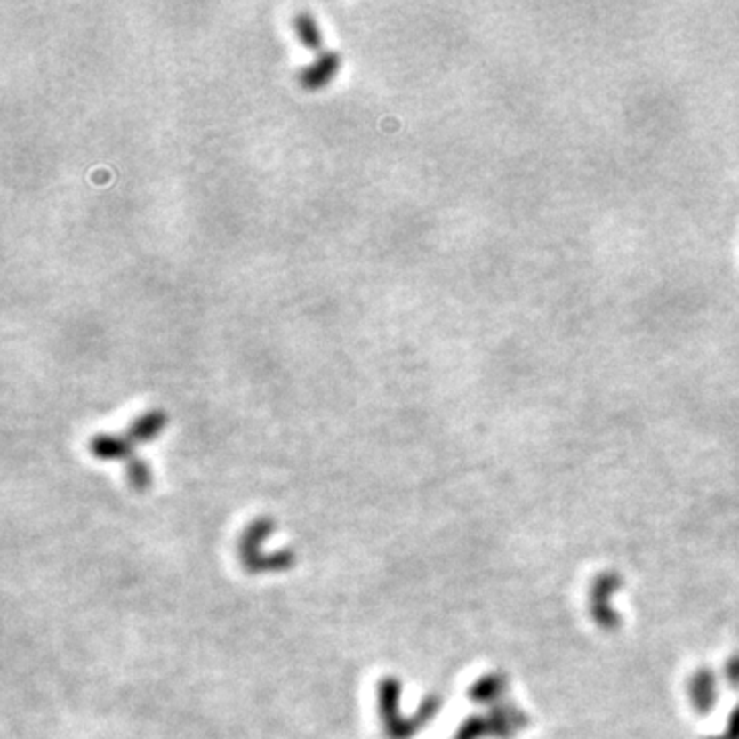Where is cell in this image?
<instances>
[{
  "label": "cell",
  "mask_w": 739,
  "mask_h": 739,
  "mask_svg": "<svg viewBox=\"0 0 739 739\" xmlns=\"http://www.w3.org/2000/svg\"><path fill=\"white\" fill-rule=\"evenodd\" d=\"M294 31L306 50L323 54V33L318 29V23L310 12H298L294 17Z\"/></svg>",
  "instance_id": "7a4b0ae2"
},
{
  "label": "cell",
  "mask_w": 739,
  "mask_h": 739,
  "mask_svg": "<svg viewBox=\"0 0 739 739\" xmlns=\"http://www.w3.org/2000/svg\"><path fill=\"white\" fill-rule=\"evenodd\" d=\"M339 66H341V56L333 50H325L298 75V81L306 91H321L335 78Z\"/></svg>",
  "instance_id": "6da1fadb"
},
{
  "label": "cell",
  "mask_w": 739,
  "mask_h": 739,
  "mask_svg": "<svg viewBox=\"0 0 739 739\" xmlns=\"http://www.w3.org/2000/svg\"><path fill=\"white\" fill-rule=\"evenodd\" d=\"M166 423V415L163 411H149L146 415L138 417L134 423L130 425V436L136 438V439H149L152 436L158 434V430L163 428Z\"/></svg>",
  "instance_id": "3957f363"
},
{
  "label": "cell",
  "mask_w": 739,
  "mask_h": 739,
  "mask_svg": "<svg viewBox=\"0 0 739 739\" xmlns=\"http://www.w3.org/2000/svg\"><path fill=\"white\" fill-rule=\"evenodd\" d=\"M91 448L97 456L117 458V456H124L125 452H128V444H125L124 439L113 438V436H97L95 439H92Z\"/></svg>",
  "instance_id": "277c9868"
}]
</instances>
